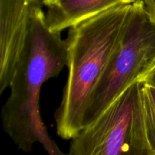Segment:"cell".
<instances>
[{"label": "cell", "mask_w": 155, "mask_h": 155, "mask_svg": "<svg viewBox=\"0 0 155 155\" xmlns=\"http://www.w3.org/2000/svg\"><path fill=\"white\" fill-rule=\"evenodd\" d=\"M133 83L90 126L71 139L69 155H155L147 139L141 97Z\"/></svg>", "instance_id": "4"}, {"label": "cell", "mask_w": 155, "mask_h": 155, "mask_svg": "<svg viewBox=\"0 0 155 155\" xmlns=\"http://www.w3.org/2000/svg\"><path fill=\"white\" fill-rule=\"evenodd\" d=\"M141 97L145 133L155 154V85L142 83Z\"/></svg>", "instance_id": "6"}, {"label": "cell", "mask_w": 155, "mask_h": 155, "mask_svg": "<svg viewBox=\"0 0 155 155\" xmlns=\"http://www.w3.org/2000/svg\"><path fill=\"white\" fill-rule=\"evenodd\" d=\"M41 1H42V3L44 5L46 6L47 5L50 4V3L52 2H54V1H55V0H41Z\"/></svg>", "instance_id": "9"}, {"label": "cell", "mask_w": 155, "mask_h": 155, "mask_svg": "<svg viewBox=\"0 0 155 155\" xmlns=\"http://www.w3.org/2000/svg\"><path fill=\"white\" fill-rule=\"evenodd\" d=\"M132 4L108 9L68 30V77L54 113L57 134L73 139L83 129L85 114L124 30Z\"/></svg>", "instance_id": "2"}, {"label": "cell", "mask_w": 155, "mask_h": 155, "mask_svg": "<svg viewBox=\"0 0 155 155\" xmlns=\"http://www.w3.org/2000/svg\"><path fill=\"white\" fill-rule=\"evenodd\" d=\"M143 2L151 20L155 23V0H143Z\"/></svg>", "instance_id": "7"}, {"label": "cell", "mask_w": 155, "mask_h": 155, "mask_svg": "<svg viewBox=\"0 0 155 155\" xmlns=\"http://www.w3.org/2000/svg\"><path fill=\"white\" fill-rule=\"evenodd\" d=\"M41 0L30 3L28 31L2 109V121L5 132L21 151L29 152L39 142L48 155H69L50 137L39 113L42 85L60 74L68 58L66 40L48 28Z\"/></svg>", "instance_id": "1"}, {"label": "cell", "mask_w": 155, "mask_h": 155, "mask_svg": "<svg viewBox=\"0 0 155 155\" xmlns=\"http://www.w3.org/2000/svg\"><path fill=\"white\" fill-rule=\"evenodd\" d=\"M136 0H55L47 5L45 21L50 30L61 33L108 9Z\"/></svg>", "instance_id": "5"}, {"label": "cell", "mask_w": 155, "mask_h": 155, "mask_svg": "<svg viewBox=\"0 0 155 155\" xmlns=\"http://www.w3.org/2000/svg\"><path fill=\"white\" fill-rule=\"evenodd\" d=\"M155 67V23L143 0L132 3L119 42L98 82L85 114L90 126L133 83Z\"/></svg>", "instance_id": "3"}, {"label": "cell", "mask_w": 155, "mask_h": 155, "mask_svg": "<svg viewBox=\"0 0 155 155\" xmlns=\"http://www.w3.org/2000/svg\"><path fill=\"white\" fill-rule=\"evenodd\" d=\"M140 83H148L155 85V67L141 80Z\"/></svg>", "instance_id": "8"}]
</instances>
